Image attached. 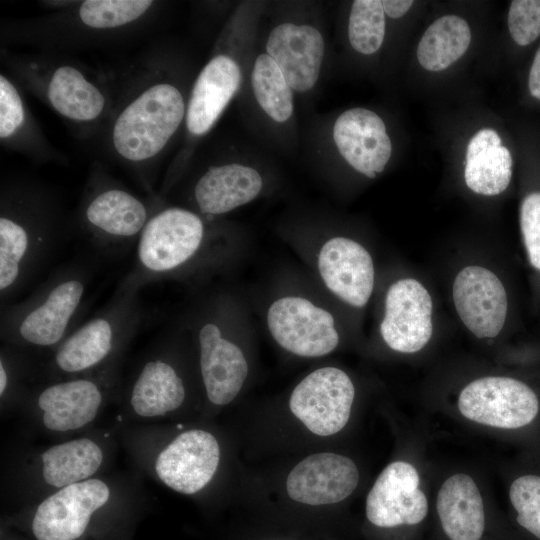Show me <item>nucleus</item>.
Here are the masks:
<instances>
[{
	"instance_id": "obj_1",
	"label": "nucleus",
	"mask_w": 540,
	"mask_h": 540,
	"mask_svg": "<svg viewBox=\"0 0 540 540\" xmlns=\"http://www.w3.org/2000/svg\"><path fill=\"white\" fill-rule=\"evenodd\" d=\"M186 109L181 89L154 54L118 88L100 130L103 146L151 191L157 163L185 122Z\"/></svg>"
},
{
	"instance_id": "obj_2",
	"label": "nucleus",
	"mask_w": 540,
	"mask_h": 540,
	"mask_svg": "<svg viewBox=\"0 0 540 540\" xmlns=\"http://www.w3.org/2000/svg\"><path fill=\"white\" fill-rule=\"evenodd\" d=\"M4 63L22 90L43 101L76 132L84 136L100 132L118 90L107 76L50 53H5Z\"/></svg>"
},
{
	"instance_id": "obj_3",
	"label": "nucleus",
	"mask_w": 540,
	"mask_h": 540,
	"mask_svg": "<svg viewBox=\"0 0 540 540\" xmlns=\"http://www.w3.org/2000/svg\"><path fill=\"white\" fill-rule=\"evenodd\" d=\"M61 227L60 211L41 187L6 182L0 197V295L16 294L43 264Z\"/></svg>"
},
{
	"instance_id": "obj_4",
	"label": "nucleus",
	"mask_w": 540,
	"mask_h": 540,
	"mask_svg": "<svg viewBox=\"0 0 540 540\" xmlns=\"http://www.w3.org/2000/svg\"><path fill=\"white\" fill-rule=\"evenodd\" d=\"M88 282V273L78 266L54 272L27 299L2 310V340L55 350L75 327Z\"/></svg>"
},
{
	"instance_id": "obj_5",
	"label": "nucleus",
	"mask_w": 540,
	"mask_h": 540,
	"mask_svg": "<svg viewBox=\"0 0 540 540\" xmlns=\"http://www.w3.org/2000/svg\"><path fill=\"white\" fill-rule=\"evenodd\" d=\"M205 220L189 209L158 206L137 244L135 259L120 285L143 286L173 278L199 258L207 243Z\"/></svg>"
},
{
	"instance_id": "obj_6",
	"label": "nucleus",
	"mask_w": 540,
	"mask_h": 540,
	"mask_svg": "<svg viewBox=\"0 0 540 540\" xmlns=\"http://www.w3.org/2000/svg\"><path fill=\"white\" fill-rule=\"evenodd\" d=\"M138 292L119 285L100 311L75 327L53 350V369L61 375L76 377L110 361L141 325L143 315Z\"/></svg>"
},
{
	"instance_id": "obj_7",
	"label": "nucleus",
	"mask_w": 540,
	"mask_h": 540,
	"mask_svg": "<svg viewBox=\"0 0 540 540\" xmlns=\"http://www.w3.org/2000/svg\"><path fill=\"white\" fill-rule=\"evenodd\" d=\"M158 206L157 197L144 201L108 174L94 170L78 208L77 223L99 251L123 253L136 246Z\"/></svg>"
},
{
	"instance_id": "obj_8",
	"label": "nucleus",
	"mask_w": 540,
	"mask_h": 540,
	"mask_svg": "<svg viewBox=\"0 0 540 540\" xmlns=\"http://www.w3.org/2000/svg\"><path fill=\"white\" fill-rule=\"evenodd\" d=\"M151 0L73 1L56 13L25 26L26 34L42 45H58L76 37L109 36L132 28L156 7Z\"/></svg>"
},
{
	"instance_id": "obj_9",
	"label": "nucleus",
	"mask_w": 540,
	"mask_h": 540,
	"mask_svg": "<svg viewBox=\"0 0 540 540\" xmlns=\"http://www.w3.org/2000/svg\"><path fill=\"white\" fill-rule=\"evenodd\" d=\"M463 417L475 423L506 430L532 425L540 413V399L522 380L486 376L467 384L458 397Z\"/></svg>"
},
{
	"instance_id": "obj_10",
	"label": "nucleus",
	"mask_w": 540,
	"mask_h": 540,
	"mask_svg": "<svg viewBox=\"0 0 540 540\" xmlns=\"http://www.w3.org/2000/svg\"><path fill=\"white\" fill-rule=\"evenodd\" d=\"M354 397L355 387L347 373L336 367H322L295 386L289 409L311 433L328 437L348 423Z\"/></svg>"
},
{
	"instance_id": "obj_11",
	"label": "nucleus",
	"mask_w": 540,
	"mask_h": 540,
	"mask_svg": "<svg viewBox=\"0 0 540 540\" xmlns=\"http://www.w3.org/2000/svg\"><path fill=\"white\" fill-rule=\"evenodd\" d=\"M267 325L283 349L301 357L327 355L339 343L333 316L303 297L275 300L267 312Z\"/></svg>"
},
{
	"instance_id": "obj_12",
	"label": "nucleus",
	"mask_w": 540,
	"mask_h": 540,
	"mask_svg": "<svg viewBox=\"0 0 540 540\" xmlns=\"http://www.w3.org/2000/svg\"><path fill=\"white\" fill-rule=\"evenodd\" d=\"M109 498V486L96 478L57 489L36 508L33 534L37 540H75Z\"/></svg>"
},
{
	"instance_id": "obj_13",
	"label": "nucleus",
	"mask_w": 540,
	"mask_h": 540,
	"mask_svg": "<svg viewBox=\"0 0 540 540\" xmlns=\"http://www.w3.org/2000/svg\"><path fill=\"white\" fill-rule=\"evenodd\" d=\"M220 455V445L212 433L191 429L177 435L158 453L154 468L165 486L192 495L212 480Z\"/></svg>"
},
{
	"instance_id": "obj_14",
	"label": "nucleus",
	"mask_w": 540,
	"mask_h": 540,
	"mask_svg": "<svg viewBox=\"0 0 540 540\" xmlns=\"http://www.w3.org/2000/svg\"><path fill=\"white\" fill-rule=\"evenodd\" d=\"M419 484L418 471L412 464L395 461L387 465L367 495L368 521L381 528L422 522L428 513V500Z\"/></svg>"
},
{
	"instance_id": "obj_15",
	"label": "nucleus",
	"mask_w": 540,
	"mask_h": 540,
	"mask_svg": "<svg viewBox=\"0 0 540 540\" xmlns=\"http://www.w3.org/2000/svg\"><path fill=\"white\" fill-rule=\"evenodd\" d=\"M433 332L432 299L413 278L394 282L385 298L380 333L385 343L400 353H415L429 342Z\"/></svg>"
},
{
	"instance_id": "obj_16",
	"label": "nucleus",
	"mask_w": 540,
	"mask_h": 540,
	"mask_svg": "<svg viewBox=\"0 0 540 540\" xmlns=\"http://www.w3.org/2000/svg\"><path fill=\"white\" fill-rule=\"evenodd\" d=\"M359 483V470L349 457L321 452L297 463L286 478L288 496L310 506L329 505L348 498Z\"/></svg>"
},
{
	"instance_id": "obj_17",
	"label": "nucleus",
	"mask_w": 540,
	"mask_h": 540,
	"mask_svg": "<svg viewBox=\"0 0 540 540\" xmlns=\"http://www.w3.org/2000/svg\"><path fill=\"white\" fill-rule=\"evenodd\" d=\"M453 301L461 321L477 338H494L502 330L508 311L507 294L489 269L463 268L454 280Z\"/></svg>"
},
{
	"instance_id": "obj_18",
	"label": "nucleus",
	"mask_w": 540,
	"mask_h": 540,
	"mask_svg": "<svg viewBox=\"0 0 540 540\" xmlns=\"http://www.w3.org/2000/svg\"><path fill=\"white\" fill-rule=\"evenodd\" d=\"M196 339L200 376L208 400L216 406L231 403L248 374L244 353L224 336L220 324L214 320H205L199 325Z\"/></svg>"
},
{
	"instance_id": "obj_19",
	"label": "nucleus",
	"mask_w": 540,
	"mask_h": 540,
	"mask_svg": "<svg viewBox=\"0 0 540 540\" xmlns=\"http://www.w3.org/2000/svg\"><path fill=\"white\" fill-rule=\"evenodd\" d=\"M104 400V382L95 376H76L43 387L36 397L45 428L78 430L94 420Z\"/></svg>"
},
{
	"instance_id": "obj_20",
	"label": "nucleus",
	"mask_w": 540,
	"mask_h": 540,
	"mask_svg": "<svg viewBox=\"0 0 540 540\" xmlns=\"http://www.w3.org/2000/svg\"><path fill=\"white\" fill-rule=\"evenodd\" d=\"M318 270L327 288L354 307L367 304L374 287V264L369 252L346 237L326 241L318 254Z\"/></svg>"
},
{
	"instance_id": "obj_21",
	"label": "nucleus",
	"mask_w": 540,
	"mask_h": 540,
	"mask_svg": "<svg viewBox=\"0 0 540 540\" xmlns=\"http://www.w3.org/2000/svg\"><path fill=\"white\" fill-rule=\"evenodd\" d=\"M333 139L346 162L369 178L381 173L391 156V140L383 120L365 108L343 112L335 121Z\"/></svg>"
},
{
	"instance_id": "obj_22",
	"label": "nucleus",
	"mask_w": 540,
	"mask_h": 540,
	"mask_svg": "<svg viewBox=\"0 0 540 540\" xmlns=\"http://www.w3.org/2000/svg\"><path fill=\"white\" fill-rule=\"evenodd\" d=\"M240 82V67L230 56L217 54L205 64L187 101L185 127L190 137H202L211 130Z\"/></svg>"
},
{
	"instance_id": "obj_23",
	"label": "nucleus",
	"mask_w": 540,
	"mask_h": 540,
	"mask_svg": "<svg viewBox=\"0 0 540 540\" xmlns=\"http://www.w3.org/2000/svg\"><path fill=\"white\" fill-rule=\"evenodd\" d=\"M266 51L291 89L305 92L317 82L325 44L316 28L293 23L280 24L269 34Z\"/></svg>"
},
{
	"instance_id": "obj_24",
	"label": "nucleus",
	"mask_w": 540,
	"mask_h": 540,
	"mask_svg": "<svg viewBox=\"0 0 540 540\" xmlns=\"http://www.w3.org/2000/svg\"><path fill=\"white\" fill-rule=\"evenodd\" d=\"M262 185L260 174L252 167L238 163L213 165L196 181L193 197L198 211L213 218L255 199Z\"/></svg>"
},
{
	"instance_id": "obj_25",
	"label": "nucleus",
	"mask_w": 540,
	"mask_h": 540,
	"mask_svg": "<svg viewBox=\"0 0 540 540\" xmlns=\"http://www.w3.org/2000/svg\"><path fill=\"white\" fill-rule=\"evenodd\" d=\"M20 86L6 73L0 74V142L36 161L60 160L46 140L27 106Z\"/></svg>"
},
{
	"instance_id": "obj_26",
	"label": "nucleus",
	"mask_w": 540,
	"mask_h": 540,
	"mask_svg": "<svg viewBox=\"0 0 540 540\" xmlns=\"http://www.w3.org/2000/svg\"><path fill=\"white\" fill-rule=\"evenodd\" d=\"M185 382L175 364L164 355L150 357L134 378L129 403L140 417L164 416L182 406Z\"/></svg>"
},
{
	"instance_id": "obj_27",
	"label": "nucleus",
	"mask_w": 540,
	"mask_h": 540,
	"mask_svg": "<svg viewBox=\"0 0 540 540\" xmlns=\"http://www.w3.org/2000/svg\"><path fill=\"white\" fill-rule=\"evenodd\" d=\"M436 509L450 540H480L485 530V509L474 479L465 473L448 477L441 485Z\"/></svg>"
},
{
	"instance_id": "obj_28",
	"label": "nucleus",
	"mask_w": 540,
	"mask_h": 540,
	"mask_svg": "<svg viewBox=\"0 0 540 540\" xmlns=\"http://www.w3.org/2000/svg\"><path fill=\"white\" fill-rule=\"evenodd\" d=\"M512 177V156L501 145L496 131L482 129L470 140L464 170L469 189L482 195H497L505 191Z\"/></svg>"
},
{
	"instance_id": "obj_29",
	"label": "nucleus",
	"mask_w": 540,
	"mask_h": 540,
	"mask_svg": "<svg viewBox=\"0 0 540 540\" xmlns=\"http://www.w3.org/2000/svg\"><path fill=\"white\" fill-rule=\"evenodd\" d=\"M101 447L92 439L78 438L53 445L41 455V476L60 489L92 478L103 463Z\"/></svg>"
},
{
	"instance_id": "obj_30",
	"label": "nucleus",
	"mask_w": 540,
	"mask_h": 540,
	"mask_svg": "<svg viewBox=\"0 0 540 540\" xmlns=\"http://www.w3.org/2000/svg\"><path fill=\"white\" fill-rule=\"evenodd\" d=\"M470 40L468 23L456 15H445L423 34L417 48L418 61L426 70H444L466 52Z\"/></svg>"
},
{
	"instance_id": "obj_31",
	"label": "nucleus",
	"mask_w": 540,
	"mask_h": 540,
	"mask_svg": "<svg viewBox=\"0 0 540 540\" xmlns=\"http://www.w3.org/2000/svg\"><path fill=\"white\" fill-rule=\"evenodd\" d=\"M252 89L264 112L276 122L287 121L293 113V94L281 70L268 54L255 60Z\"/></svg>"
},
{
	"instance_id": "obj_32",
	"label": "nucleus",
	"mask_w": 540,
	"mask_h": 540,
	"mask_svg": "<svg viewBox=\"0 0 540 540\" xmlns=\"http://www.w3.org/2000/svg\"><path fill=\"white\" fill-rule=\"evenodd\" d=\"M385 35V12L379 0L353 2L348 23V37L357 52L370 55L382 45Z\"/></svg>"
},
{
	"instance_id": "obj_33",
	"label": "nucleus",
	"mask_w": 540,
	"mask_h": 540,
	"mask_svg": "<svg viewBox=\"0 0 540 540\" xmlns=\"http://www.w3.org/2000/svg\"><path fill=\"white\" fill-rule=\"evenodd\" d=\"M509 500L517 523L540 540V474L527 472L516 477L509 487Z\"/></svg>"
},
{
	"instance_id": "obj_34",
	"label": "nucleus",
	"mask_w": 540,
	"mask_h": 540,
	"mask_svg": "<svg viewBox=\"0 0 540 540\" xmlns=\"http://www.w3.org/2000/svg\"><path fill=\"white\" fill-rule=\"evenodd\" d=\"M508 28L512 39L526 46L540 35V0H514L508 13Z\"/></svg>"
},
{
	"instance_id": "obj_35",
	"label": "nucleus",
	"mask_w": 540,
	"mask_h": 540,
	"mask_svg": "<svg viewBox=\"0 0 540 540\" xmlns=\"http://www.w3.org/2000/svg\"><path fill=\"white\" fill-rule=\"evenodd\" d=\"M520 227L531 265L540 271V192L527 195L520 208Z\"/></svg>"
},
{
	"instance_id": "obj_36",
	"label": "nucleus",
	"mask_w": 540,
	"mask_h": 540,
	"mask_svg": "<svg viewBox=\"0 0 540 540\" xmlns=\"http://www.w3.org/2000/svg\"><path fill=\"white\" fill-rule=\"evenodd\" d=\"M384 12L391 18L402 17L412 6L411 0H383L381 1Z\"/></svg>"
},
{
	"instance_id": "obj_37",
	"label": "nucleus",
	"mask_w": 540,
	"mask_h": 540,
	"mask_svg": "<svg viewBox=\"0 0 540 540\" xmlns=\"http://www.w3.org/2000/svg\"><path fill=\"white\" fill-rule=\"evenodd\" d=\"M528 86L532 96L540 100V47L536 52L531 66Z\"/></svg>"
},
{
	"instance_id": "obj_38",
	"label": "nucleus",
	"mask_w": 540,
	"mask_h": 540,
	"mask_svg": "<svg viewBox=\"0 0 540 540\" xmlns=\"http://www.w3.org/2000/svg\"><path fill=\"white\" fill-rule=\"evenodd\" d=\"M8 390V377L5 367L0 363V395L3 397Z\"/></svg>"
}]
</instances>
